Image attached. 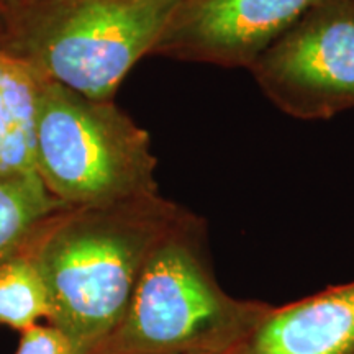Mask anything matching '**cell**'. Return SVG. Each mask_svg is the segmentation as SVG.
<instances>
[{
    "label": "cell",
    "mask_w": 354,
    "mask_h": 354,
    "mask_svg": "<svg viewBox=\"0 0 354 354\" xmlns=\"http://www.w3.org/2000/svg\"><path fill=\"white\" fill-rule=\"evenodd\" d=\"M183 210L159 192L68 207L44 220L26 243L48 289L46 322L81 354L125 315L149 256Z\"/></svg>",
    "instance_id": "obj_1"
},
{
    "label": "cell",
    "mask_w": 354,
    "mask_h": 354,
    "mask_svg": "<svg viewBox=\"0 0 354 354\" xmlns=\"http://www.w3.org/2000/svg\"><path fill=\"white\" fill-rule=\"evenodd\" d=\"M269 310L221 289L205 220L184 209L149 256L125 315L86 354H233Z\"/></svg>",
    "instance_id": "obj_2"
},
{
    "label": "cell",
    "mask_w": 354,
    "mask_h": 354,
    "mask_svg": "<svg viewBox=\"0 0 354 354\" xmlns=\"http://www.w3.org/2000/svg\"><path fill=\"white\" fill-rule=\"evenodd\" d=\"M183 0H25L0 10V50L44 81L113 100Z\"/></svg>",
    "instance_id": "obj_3"
},
{
    "label": "cell",
    "mask_w": 354,
    "mask_h": 354,
    "mask_svg": "<svg viewBox=\"0 0 354 354\" xmlns=\"http://www.w3.org/2000/svg\"><path fill=\"white\" fill-rule=\"evenodd\" d=\"M148 131L113 100L44 81L35 122V171L68 207L158 194Z\"/></svg>",
    "instance_id": "obj_4"
},
{
    "label": "cell",
    "mask_w": 354,
    "mask_h": 354,
    "mask_svg": "<svg viewBox=\"0 0 354 354\" xmlns=\"http://www.w3.org/2000/svg\"><path fill=\"white\" fill-rule=\"evenodd\" d=\"M250 71L290 117L325 120L354 109V0H323Z\"/></svg>",
    "instance_id": "obj_5"
},
{
    "label": "cell",
    "mask_w": 354,
    "mask_h": 354,
    "mask_svg": "<svg viewBox=\"0 0 354 354\" xmlns=\"http://www.w3.org/2000/svg\"><path fill=\"white\" fill-rule=\"evenodd\" d=\"M323 0H183L151 55L250 69Z\"/></svg>",
    "instance_id": "obj_6"
},
{
    "label": "cell",
    "mask_w": 354,
    "mask_h": 354,
    "mask_svg": "<svg viewBox=\"0 0 354 354\" xmlns=\"http://www.w3.org/2000/svg\"><path fill=\"white\" fill-rule=\"evenodd\" d=\"M233 354H354V281L272 307Z\"/></svg>",
    "instance_id": "obj_7"
},
{
    "label": "cell",
    "mask_w": 354,
    "mask_h": 354,
    "mask_svg": "<svg viewBox=\"0 0 354 354\" xmlns=\"http://www.w3.org/2000/svg\"><path fill=\"white\" fill-rule=\"evenodd\" d=\"M44 79L0 50V176L35 171V122Z\"/></svg>",
    "instance_id": "obj_8"
},
{
    "label": "cell",
    "mask_w": 354,
    "mask_h": 354,
    "mask_svg": "<svg viewBox=\"0 0 354 354\" xmlns=\"http://www.w3.org/2000/svg\"><path fill=\"white\" fill-rule=\"evenodd\" d=\"M68 205L56 198L37 171L0 176V264L19 254L44 220Z\"/></svg>",
    "instance_id": "obj_9"
},
{
    "label": "cell",
    "mask_w": 354,
    "mask_h": 354,
    "mask_svg": "<svg viewBox=\"0 0 354 354\" xmlns=\"http://www.w3.org/2000/svg\"><path fill=\"white\" fill-rule=\"evenodd\" d=\"M50 297L43 274L26 248L0 264V325L24 331L48 320Z\"/></svg>",
    "instance_id": "obj_10"
},
{
    "label": "cell",
    "mask_w": 354,
    "mask_h": 354,
    "mask_svg": "<svg viewBox=\"0 0 354 354\" xmlns=\"http://www.w3.org/2000/svg\"><path fill=\"white\" fill-rule=\"evenodd\" d=\"M15 354H81L76 343L51 323H37L24 331Z\"/></svg>",
    "instance_id": "obj_11"
},
{
    "label": "cell",
    "mask_w": 354,
    "mask_h": 354,
    "mask_svg": "<svg viewBox=\"0 0 354 354\" xmlns=\"http://www.w3.org/2000/svg\"><path fill=\"white\" fill-rule=\"evenodd\" d=\"M19 2H20V0H0V10H2V8H8V7L17 6Z\"/></svg>",
    "instance_id": "obj_12"
},
{
    "label": "cell",
    "mask_w": 354,
    "mask_h": 354,
    "mask_svg": "<svg viewBox=\"0 0 354 354\" xmlns=\"http://www.w3.org/2000/svg\"><path fill=\"white\" fill-rule=\"evenodd\" d=\"M20 2H25V0H20Z\"/></svg>",
    "instance_id": "obj_13"
}]
</instances>
